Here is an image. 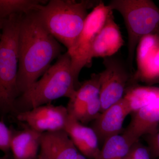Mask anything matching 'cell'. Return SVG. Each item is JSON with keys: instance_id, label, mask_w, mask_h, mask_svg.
<instances>
[{"instance_id": "obj_4", "label": "cell", "mask_w": 159, "mask_h": 159, "mask_svg": "<svg viewBox=\"0 0 159 159\" xmlns=\"http://www.w3.org/2000/svg\"><path fill=\"white\" fill-rule=\"evenodd\" d=\"M24 15H15L2 23L0 36V114H15L20 95L18 88V36Z\"/></svg>"}, {"instance_id": "obj_29", "label": "cell", "mask_w": 159, "mask_h": 159, "mask_svg": "<svg viewBox=\"0 0 159 159\" xmlns=\"http://www.w3.org/2000/svg\"><path fill=\"white\" fill-rule=\"evenodd\" d=\"M159 159V158H158V159Z\"/></svg>"}, {"instance_id": "obj_12", "label": "cell", "mask_w": 159, "mask_h": 159, "mask_svg": "<svg viewBox=\"0 0 159 159\" xmlns=\"http://www.w3.org/2000/svg\"><path fill=\"white\" fill-rule=\"evenodd\" d=\"M79 151L64 130L43 133L39 155L43 159H77Z\"/></svg>"}, {"instance_id": "obj_2", "label": "cell", "mask_w": 159, "mask_h": 159, "mask_svg": "<svg viewBox=\"0 0 159 159\" xmlns=\"http://www.w3.org/2000/svg\"><path fill=\"white\" fill-rule=\"evenodd\" d=\"M71 62L67 51L61 54L42 77L17 98L15 104V116L51 103L61 97L72 98L81 84L74 76Z\"/></svg>"}, {"instance_id": "obj_1", "label": "cell", "mask_w": 159, "mask_h": 159, "mask_svg": "<svg viewBox=\"0 0 159 159\" xmlns=\"http://www.w3.org/2000/svg\"><path fill=\"white\" fill-rule=\"evenodd\" d=\"M63 51L62 46L44 27L35 11L23 16L18 45L17 83L20 95L42 77Z\"/></svg>"}, {"instance_id": "obj_22", "label": "cell", "mask_w": 159, "mask_h": 159, "mask_svg": "<svg viewBox=\"0 0 159 159\" xmlns=\"http://www.w3.org/2000/svg\"><path fill=\"white\" fill-rule=\"evenodd\" d=\"M12 129H9L3 121H0V150L8 157L10 150Z\"/></svg>"}, {"instance_id": "obj_17", "label": "cell", "mask_w": 159, "mask_h": 159, "mask_svg": "<svg viewBox=\"0 0 159 159\" xmlns=\"http://www.w3.org/2000/svg\"><path fill=\"white\" fill-rule=\"evenodd\" d=\"M158 97L159 88L134 86L126 91L123 98L127 102L131 113H134L150 104Z\"/></svg>"}, {"instance_id": "obj_7", "label": "cell", "mask_w": 159, "mask_h": 159, "mask_svg": "<svg viewBox=\"0 0 159 159\" xmlns=\"http://www.w3.org/2000/svg\"><path fill=\"white\" fill-rule=\"evenodd\" d=\"M102 63L105 68L99 73L101 112L123 98L132 77L128 66L118 57L104 58Z\"/></svg>"}, {"instance_id": "obj_19", "label": "cell", "mask_w": 159, "mask_h": 159, "mask_svg": "<svg viewBox=\"0 0 159 159\" xmlns=\"http://www.w3.org/2000/svg\"><path fill=\"white\" fill-rule=\"evenodd\" d=\"M159 49V33L155 31L144 36L136 48L137 70H142Z\"/></svg>"}, {"instance_id": "obj_16", "label": "cell", "mask_w": 159, "mask_h": 159, "mask_svg": "<svg viewBox=\"0 0 159 159\" xmlns=\"http://www.w3.org/2000/svg\"><path fill=\"white\" fill-rule=\"evenodd\" d=\"M40 0H0V29L2 23L15 15H26L37 11L48 2Z\"/></svg>"}, {"instance_id": "obj_24", "label": "cell", "mask_w": 159, "mask_h": 159, "mask_svg": "<svg viewBox=\"0 0 159 159\" xmlns=\"http://www.w3.org/2000/svg\"><path fill=\"white\" fill-rule=\"evenodd\" d=\"M148 140V149L152 159L159 158V132L149 136Z\"/></svg>"}, {"instance_id": "obj_8", "label": "cell", "mask_w": 159, "mask_h": 159, "mask_svg": "<svg viewBox=\"0 0 159 159\" xmlns=\"http://www.w3.org/2000/svg\"><path fill=\"white\" fill-rule=\"evenodd\" d=\"M15 116L20 122L43 134L64 130L69 113L66 107L48 103Z\"/></svg>"}, {"instance_id": "obj_27", "label": "cell", "mask_w": 159, "mask_h": 159, "mask_svg": "<svg viewBox=\"0 0 159 159\" xmlns=\"http://www.w3.org/2000/svg\"><path fill=\"white\" fill-rule=\"evenodd\" d=\"M37 159H43V158H42L41 157L39 156V155Z\"/></svg>"}, {"instance_id": "obj_20", "label": "cell", "mask_w": 159, "mask_h": 159, "mask_svg": "<svg viewBox=\"0 0 159 159\" xmlns=\"http://www.w3.org/2000/svg\"><path fill=\"white\" fill-rule=\"evenodd\" d=\"M132 80L148 83L159 81V49L142 70L136 72Z\"/></svg>"}, {"instance_id": "obj_28", "label": "cell", "mask_w": 159, "mask_h": 159, "mask_svg": "<svg viewBox=\"0 0 159 159\" xmlns=\"http://www.w3.org/2000/svg\"><path fill=\"white\" fill-rule=\"evenodd\" d=\"M0 36H1V34H0Z\"/></svg>"}, {"instance_id": "obj_3", "label": "cell", "mask_w": 159, "mask_h": 159, "mask_svg": "<svg viewBox=\"0 0 159 159\" xmlns=\"http://www.w3.org/2000/svg\"><path fill=\"white\" fill-rule=\"evenodd\" d=\"M100 1L51 0L35 11L44 27L69 52L75 46L81 33L88 10Z\"/></svg>"}, {"instance_id": "obj_23", "label": "cell", "mask_w": 159, "mask_h": 159, "mask_svg": "<svg viewBox=\"0 0 159 159\" xmlns=\"http://www.w3.org/2000/svg\"><path fill=\"white\" fill-rule=\"evenodd\" d=\"M125 159H151L148 147L139 141L134 143Z\"/></svg>"}, {"instance_id": "obj_5", "label": "cell", "mask_w": 159, "mask_h": 159, "mask_svg": "<svg viewBox=\"0 0 159 159\" xmlns=\"http://www.w3.org/2000/svg\"><path fill=\"white\" fill-rule=\"evenodd\" d=\"M107 6L119 11L124 20L128 34L127 64L131 71L139 42L158 29L159 9L150 0H112Z\"/></svg>"}, {"instance_id": "obj_18", "label": "cell", "mask_w": 159, "mask_h": 159, "mask_svg": "<svg viewBox=\"0 0 159 159\" xmlns=\"http://www.w3.org/2000/svg\"><path fill=\"white\" fill-rule=\"evenodd\" d=\"M133 144L124 135L107 139L96 159H125Z\"/></svg>"}, {"instance_id": "obj_26", "label": "cell", "mask_w": 159, "mask_h": 159, "mask_svg": "<svg viewBox=\"0 0 159 159\" xmlns=\"http://www.w3.org/2000/svg\"><path fill=\"white\" fill-rule=\"evenodd\" d=\"M0 159H8V157L5 156L4 157H0Z\"/></svg>"}, {"instance_id": "obj_6", "label": "cell", "mask_w": 159, "mask_h": 159, "mask_svg": "<svg viewBox=\"0 0 159 159\" xmlns=\"http://www.w3.org/2000/svg\"><path fill=\"white\" fill-rule=\"evenodd\" d=\"M111 11L108 6L100 1L89 13L75 46L67 51L71 57L72 70L77 79L79 80L83 68L91 65L90 56L92 46Z\"/></svg>"}, {"instance_id": "obj_25", "label": "cell", "mask_w": 159, "mask_h": 159, "mask_svg": "<svg viewBox=\"0 0 159 159\" xmlns=\"http://www.w3.org/2000/svg\"><path fill=\"white\" fill-rule=\"evenodd\" d=\"M77 159H88L86 157L84 156L82 154L80 153L79 152V153L77 155Z\"/></svg>"}, {"instance_id": "obj_14", "label": "cell", "mask_w": 159, "mask_h": 159, "mask_svg": "<svg viewBox=\"0 0 159 159\" xmlns=\"http://www.w3.org/2000/svg\"><path fill=\"white\" fill-rule=\"evenodd\" d=\"M21 130L12 129L10 150L14 159H37L42 133L26 125Z\"/></svg>"}, {"instance_id": "obj_21", "label": "cell", "mask_w": 159, "mask_h": 159, "mask_svg": "<svg viewBox=\"0 0 159 159\" xmlns=\"http://www.w3.org/2000/svg\"><path fill=\"white\" fill-rule=\"evenodd\" d=\"M101 102L99 97L91 100L87 104L80 123L86 124L97 119L101 112Z\"/></svg>"}, {"instance_id": "obj_9", "label": "cell", "mask_w": 159, "mask_h": 159, "mask_svg": "<svg viewBox=\"0 0 159 159\" xmlns=\"http://www.w3.org/2000/svg\"><path fill=\"white\" fill-rule=\"evenodd\" d=\"M131 113L124 98L101 112L95 119L92 128L99 141L104 143L107 139L119 134L126 116Z\"/></svg>"}, {"instance_id": "obj_13", "label": "cell", "mask_w": 159, "mask_h": 159, "mask_svg": "<svg viewBox=\"0 0 159 159\" xmlns=\"http://www.w3.org/2000/svg\"><path fill=\"white\" fill-rule=\"evenodd\" d=\"M64 130L80 153L88 159H96L100 149L99 139L93 128L85 126L69 114Z\"/></svg>"}, {"instance_id": "obj_10", "label": "cell", "mask_w": 159, "mask_h": 159, "mask_svg": "<svg viewBox=\"0 0 159 159\" xmlns=\"http://www.w3.org/2000/svg\"><path fill=\"white\" fill-rule=\"evenodd\" d=\"M123 44L121 31L111 11L94 40L90 56L91 61L94 57L104 58L114 56Z\"/></svg>"}, {"instance_id": "obj_11", "label": "cell", "mask_w": 159, "mask_h": 159, "mask_svg": "<svg viewBox=\"0 0 159 159\" xmlns=\"http://www.w3.org/2000/svg\"><path fill=\"white\" fill-rule=\"evenodd\" d=\"M134 113L131 122L123 134L133 144L143 136L157 133L159 125V97Z\"/></svg>"}, {"instance_id": "obj_15", "label": "cell", "mask_w": 159, "mask_h": 159, "mask_svg": "<svg viewBox=\"0 0 159 159\" xmlns=\"http://www.w3.org/2000/svg\"><path fill=\"white\" fill-rule=\"evenodd\" d=\"M99 74H93L90 79L81 84L74 96L69 99L66 107L69 115L76 119H80L84 112L86 104L99 97Z\"/></svg>"}]
</instances>
